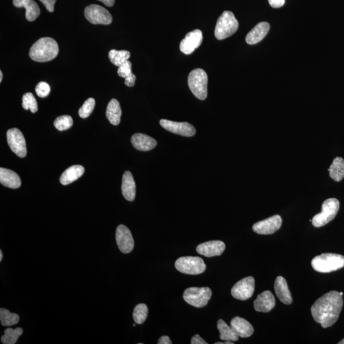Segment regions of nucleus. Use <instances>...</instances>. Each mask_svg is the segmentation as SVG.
<instances>
[{
    "instance_id": "33",
    "label": "nucleus",
    "mask_w": 344,
    "mask_h": 344,
    "mask_svg": "<svg viewBox=\"0 0 344 344\" xmlns=\"http://www.w3.org/2000/svg\"><path fill=\"white\" fill-rule=\"evenodd\" d=\"M73 119L70 116H61L54 121V125L59 131H65L73 125Z\"/></svg>"
},
{
    "instance_id": "48",
    "label": "nucleus",
    "mask_w": 344,
    "mask_h": 344,
    "mask_svg": "<svg viewBox=\"0 0 344 344\" xmlns=\"http://www.w3.org/2000/svg\"><path fill=\"white\" fill-rule=\"evenodd\" d=\"M340 294H341V295H343V293H342V292H340Z\"/></svg>"
},
{
    "instance_id": "44",
    "label": "nucleus",
    "mask_w": 344,
    "mask_h": 344,
    "mask_svg": "<svg viewBox=\"0 0 344 344\" xmlns=\"http://www.w3.org/2000/svg\"><path fill=\"white\" fill-rule=\"evenodd\" d=\"M215 344H234L232 341H226V342H216Z\"/></svg>"
},
{
    "instance_id": "37",
    "label": "nucleus",
    "mask_w": 344,
    "mask_h": 344,
    "mask_svg": "<svg viewBox=\"0 0 344 344\" xmlns=\"http://www.w3.org/2000/svg\"><path fill=\"white\" fill-rule=\"evenodd\" d=\"M51 87L48 83L45 82H40L35 87V92L38 97L40 98H45L48 97L50 93Z\"/></svg>"
},
{
    "instance_id": "22",
    "label": "nucleus",
    "mask_w": 344,
    "mask_h": 344,
    "mask_svg": "<svg viewBox=\"0 0 344 344\" xmlns=\"http://www.w3.org/2000/svg\"><path fill=\"white\" fill-rule=\"evenodd\" d=\"M270 25L266 22L258 23L250 32L248 33L245 40L249 45L257 44L266 37L270 30Z\"/></svg>"
},
{
    "instance_id": "16",
    "label": "nucleus",
    "mask_w": 344,
    "mask_h": 344,
    "mask_svg": "<svg viewBox=\"0 0 344 344\" xmlns=\"http://www.w3.org/2000/svg\"><path fill=\"white\" fill-rule=\"evenodd\" d=\"M225 244L220 240H213L202 243L196 247V251L206 257H214L220 256L225 250Z\"/></svg>"
},
{
    "instance_id": "4",
    "label": "nucleus",
    "mask_w": 344,
    "mask_h": 344,
    "mask_svg": "<svg viewBox=\"0 0 344 344\" xmlns=\"http://www.w3.org/2000/svg\"><path fill=\"white\" fill-rule=\"evenodd\" d=\"M188 86L191 91L200 100L208 97V76L203 69L196 68L190 72L188 76Z\"/></svg>"
},
{
    "instance_id": "30",
    "label": "nucleus",
    "mask_w": 344,
    "mask_h": 344,
    "mask_svg": "<svg viewBox=\"0 0 344 344\" xmlns=\"http://www.w3.org/2000/svg\"><path fill=\"white\" fill-rule=\"evenodd\" d=\"M19 320V315L15 313H11L9 310L4 308H1L0 309V320L4 327H10L17 325Z\"/></svg>"
},
{
    "instance_id": "38",
    "label": "nucleus",
    "mask_w": 344,
    "mask_h": 344,
    "mask_svg": "<svg viewBox=\"0 0 344 344\" xmlns=\"http://www.w3.org/2000/svg\"><path fill=\"white\" fill-rule=\"evenodd\" d=\"M49 12H53L56 0H40Z\"/></svg>"
},
{
    "instance_id": "10",
    "label": "nucleus",
    "mask_w": 344,
    "mask_h": 344,
    "mask_svg": "<svg viewBox=\"0 0 344 344\" xmlns=\"http://www.w3.org/2000/svg\"><path fill=\"white\" fill-rule=\"evenodd\" d=\"M8 144L17 156L25 157L27 156V144L22 132L17 128H12L7 133Z\"/></svg>"
},
{
    "instance_id": "21",
    "label": "nucleus",
    "mask_w": 344,
    "mask_h": 344,
    "mask_svg": "<svg viewBox=\"0 0 344 344\" xmlns=\"http://www.w3.org/2000/svg\"><path fill=\"white\" fill-rule=\"evenodd\" d=\"M231 327L240 337L247 338L254 333L251 324L244 318L235 317L232 320Z\"/></svg>"
},
{
    "instance_id": "41",
    "label": "nucleus",
    "mask_w": 344,
    "mask_h": 344,
    "mask_svg": "<svg viewBox=\"0 0 344 344\" xmlns=\"http://www.w3.org/2000/svg\"><path fill=\"white\" fill-rule=\"evenodd\" d=\"M191 344H208V342H206L205 340H203L202 338L200 337L199 335H195L193 336V338H191Z\"/></svg>"
},
{
    "instance_id": "27",
    "label": "nucleus",
    "mask_w": 344,
    "mask_h": 344,
    "mask_svg": "<svg viewBox=\"0 0 344 344\" xmlns=\"http://www.w3.org/2000/svg\"><path fill=\"white\" fill-rule=\"evenodd\" d=\"M330 177L336 182H340L344 178V159L342 157H335L332 165L328 170Z\"/></svg>"
},
{
    "instance_id": "6",
    "label": "nucleus",
    "mask_w": 344,
    "mask_h": 344,
    "mask_svg": "<svg viewBox=\"0 0 344 344\" xmlns=\"http://www.w3.org/2000/svg\"><path fill=\"white\" fill-rule=\"evenodd\" d=\"M339 208L340 203L337 199H327L323 203L322 213L313 217V226L320 227L329 223L337 216Z\"/></svg>"
},
{
    "instance_id": "45",
    "label": "nucleus",
    "mask_w": 344,
    "mask_h": 344,
    "mask_svg": "<svg viewBox=\"0 0 344 344\" xmlns=\"http://www.w3.org/2000/svg\"><path fill=\"white\" fill-rule=\"evenodd\" d=\"M3 260V253L2 250H0V261H2Z\"/></svg>"
},
{
    "instance_id": "17",
    "label": "nucleus",
    "mask_w": 344,
    "mask_h": 344,
    "mask_svg": "<svg viewBox=\"0 0 344 344\" xmlns=\"http://www.w3.org/2000/svg\"><path fill=\"white\" fill-rule=\"evenodd\" d=\"M275 305V297L270 291H265L259 294L254 302L255 309L257 312H270Z\"/></svg>"
},
{
    "instance_id": "28",
    "label": "nucleus",
    "mask_w": 344,
    "mask_h": 344,
    "mask_svg": "<svg viewBox=\"0 0 344 344\" xmlns=\"http://www.w3.org/2000/svg\"><path fill=\"white\" fill-rule=\"evenodd\" d=\"M217 329L219 331L221 340L232 342L239 340V336L232 329L231 326L229 327L223 320L219 319L217 322Z\"/></svg>"
},
{
    "instance_id": "3",
    "label": "nucleus",
    "mask_w": 344,
    "mask_h": 344,
    "mask_svg": "<svg viewBox=\"0 0 344 344\" xmlns=\"http://www.w3.org/2000/svg\"><path fill=\"white\" fill-rule=\"evenodd\" d=\"M311 265L318 272L330 273L344 267V257L333 253H324L313 259Z\"/></svg>"
},
{
    "instance_id": "5",
    "label": "nucleus",
    "mask_w": 344,
    "mask_h": 344,
    "mask_svg": "<svg viewBox=\"0 0 344 344\" xmlns=\"http://www.w3.org/2000/svg\"><path fill=\"white\" fill-rule=\"evenodd\" d=\"M239 23L232 12L224 11L217 20L215 37L219 40L231 37L236 33Z\"/></svg>"
},
{
    "instance_id": "35",
    "label": "nucleus",
    "mask_w": 344,
    "mask_h": 344,
    "mask_svg": "<svg viewBox=\"0 0 344 344\" xmlns=\"http://www.w3.org/2000/svg\"><path fill=\"white\" fill-rule=\"evenodd\" d=\"M95 107V99L92 98H88L79 110L80 117L84 119L89 117L94 110Z\"/></svg>"
},
{
    "instance_id": "7",
    "label": "nucleus",
    "mask_w": 344,
    "mask_h": 344,
    "mask_svg": "<svg viewBox=\"0 0 344 344\" xmlns=\"http://www.w3.org/2000/svg\"><path fill=\"white\" fill-rule=\"evenodd\" d=\"M176 269L188 275H198L206 270V265L200 257H184L178 258L175 263Z\"/></svg>"
},
{
    "instance_id": "1",
    "label": "nucleus",
    "mask_w": 344,
    "mask_h": 344,
    "mask_svg": "<svg viewBox=\"0 0 344 344\" xmlns=\"http://www.w3.org/2000/svg\"><path fill=\"white\" fill-rule=\"evenodd\" d=\"M343 304L342 295L339 292H328L313 304L311 307L312 317L323 328L332 327L337 322Z\"/></svg>"
},
{
    "instance_id": "20",
    "label": "nucleus",
    "mask_w": 344,
    "mask_h": 344,
    "mask_svg": "<svg viewBox=\"0 0 344 344\" xmlns=\"http://www.w3.org/2000/svg\"><path fill=\"white\" fill-rule=\"evenodd\" d=\"M13 4L18 8H25L28 21H34L40 14V8L34 0H13Z\"/></svg>"
},
{
    "instance_id": "8",
    "label": "nucleus",
    "mask_w": 344,
    "mask_h": 344,
    "mask_svg": "<svg viewBox=\"0 0 344 344\" xmlns=\"http://www.w3.org/2000/svg\"><path fill=\"white\" fill-rule=\"evenodd\" d=\"M212 296L211 289L208 287L196 288L192 287L186 289L183 298L188 304L197 308L206 306Z\"/></svg>"
},
{
    "instance_id": "15",
    "label": "nucleus",
    "mask_w": 344,
    "mask_h": 344,
    "mask_svg": "<svg viewBox=\"0 0 344 344\" xmlns=\"http://www.w3.org/2000/svg\"><path fill=\"white\" fill-rule=\"evenodd\" d=\"M203 41V34L200 30H195L187 33L180 44V51L185 54H191L200 46Z\"/></svg>"
},
{
    "instance_id": "47",
    "label": "nucleus",
    "mask_w": 344,
    "mask_h": 344,
    "mask_svg": "<svg viewBox=\"0 0 344 344\" xmlns=\"http://www.w3.org/2000/svg\"><path fill=\"white\" fill-rule=\"evenodd\" d=\"M338 344H344V338L343 340H341L340 342H338Z\"/></svg>"
},
{
    "instance_id": "29",
    "label": "nucleus",
    "mask_w": 344,
    "mask_h": 344,
    "mask_svg": "<svg viewBox=\"0 0 344 344\" xmlns=\"http://www.w3.org/2000/svg\"><path fill=\"white\" fill-rule=\"evenodd\" d=\"M131 54L128 51H117L112 49L108 53V58L112 63L117 66H120L130 58Z\"/></svg>"
},
{
    "instance_id": "26",
    "label": "nucleus",
    "mask_w": 344,
    "mask_h": 344,
    "mask_svg": "<svg viewBox=\"0 0 344 344\" xmlns=\"http://www.w3.org/2000/svg\"><path fill=\"white\" fill-rule=\"evenodd\" d=\"M122 115L120 102L116 99H112L108 103L106 110V116L112 125L117 126L121 122V117Z\"/></svg>"
},
{
    "instance_id": "9",
    "label": "nucleus",
    "mask_w": 344,
    "mask_h": 344,
    "mask_svg": "<svg viewBox=\"0 0 344 344\" xmlns=\"http://www.w3.org/2000/svg\"><path fill=\"white\" fill-rule=\"evenodd\" d=\"M85 17L93 25H108L112 22V17L105 8L98 5H90L85 9Z\"/></svg>"
},
{
    "instance_id": "46",
    "label": "nucleus",
    "mask_w": 344,
    "mask_h": 344,
    "mask_svg": "<svg viewBox=\"0 0 344 344\" xmlns=\"http://www.w3.org/2000/svg\"><path fill=\"white\" fill-rule=\"evenodd\" d=\"M3 79V73L2 71H0V82H2Z\"/></svg>"
},
{
    "instance_id": "11",
    "label": "nucleus",
    "mask_w": 344,
    "mask_h": 344,
    "mask_svg": "<svg viewBox=\"0 0 344 344\" xmlns=\"http://www.w3.org/2000/svg\"><path fill=\"white\" fill-rule=\"evenodd\" d=\"M255 289V281L253 277H247L235 284L232 289V295L239 301L251 298Z\"/></svg>"
},
{
    "instance_id": "23",
    "label": "nucleus",
    "mask_w": 344,
    "mask_h": 344,
    "mask_svg": "<svg viewBox=\"0 0 344 344\" xmlns=\"http://www.w3.org/2000/svg\"><path fill=\"white\" fill-rule=\"evenodd\" d=\"M122 193L128 201H132L135 198L136 185L130 172H125L123 176Z\"/></svg>"
},
{
    "instance_id": "43",
    "label": "nucleus",
    "mask_w": 344,
    "mask_h": 344,
    "mask_svg": "<svg viewBox=\"0 0 344 344\" xmlns=\"http://www.w3.org/2000/svg\"><path fill=\"white\" fill-rule=\"evenodd\" d=\"M98 1L102 2L106 6L109 7H112L115 4V0H98Z\"/></svg>"
},
{
    "instance_id": "36",
    "label": "nucleus",
    "mask_w": 344,
    "mask_h": 344,
    "mask_svg": "<svg viewBox=\"0 0 344 344\" xmlns=\"http://www.w3.org/2000/svg\"><path fill=\"white\" fill-rule=\"evenodd\" d=\"M132 64L130 61H126L123 64L119 66L118 74L119 76L123 77V78H126L131 75L133 74L131 71Z\"/></svg>"
},
{
    "instance_id": "31",
    "label": "nucleus",
    "mask_w": 344,
    "mask_h": 344,
    "mask_svg": "<svg viewBox=\"0 0 344 344\" xmlns=\"http://www.w3.org/2000/svg\"><path fill=\"white\" fill-rule=\"evenodd\" d=\"M23 333V330L21 328H16L13 329L11 328H8L5 330L4 335L1 338L2 343L4 344H15L16 343L18 338Z\"/></svg>"
},
{
    "instance_id": "14",
    "label": "nucleus",
    "mask_w": 344,
    "mask_h": 344,
    "mask_svg": "<svg viewBox=\"0 0 344 344\" xmlns=\"http://www.w3.org/2000/svg\"><path fill=\"white\" fill-rule=\"evenodd\" d=\"M159 123L163 128L172 133L188 137L193 136L196 133L195 127L188 123L175 122L167 120H162Z\"/></svg>"
},
{
    "instance_id": "12",
    "label": "nucleus",
    "mask_w": 344,
    "mask_h": 344,
    "mask_svg": "<svg viewBox=\"0 0 344 344\" xmlns=\"http://www.w3.org/2000/svg\"><path fill=\"white\" fill-rule=\"evenodd\" d=\"M116 242L119 249L124 254H128L134 248V240L130 230L125 225L121 224L117 227L116 233Z\"/></svg>"
},
{
    "instance_id": "32",
    "label": "nucleus",
    "mask_w": 344,
    "mask_h": 344,
    "mask_svg": "<svg viewBox=\"0 0 344 344\" xmlns=\"http://www.w3.org/2000/svg\"><path fill=\"white\" fill-rule=\"evenodd\" d=\"M147 315H148V307L146 304H139L134 307L133 317L136 324H142L146 320Z\"/></svg>"
},
{
    "instance_id": "2",
    "label": "nucleus",
    "mask_w": 344,
    "mask_h": 344,
    "mask_svg": "<svg viewBox=\"0 0 344 344\" xmlns=\"http://www.w3.org/2000/svg\"><path fill=\"white\" fill-rule=\"evenodd\" d=\"M59 53V47L56 41L50 37L41 38L33 43L30 51V57L37 62L53 60Z\"/></svg>"
},
{
    "instance_id": "40",
    "label": "nucleus",
    "mask_w": 344,
    "mask_h": 344,
    "mask_svg": "<svg viewBox=\"0 0 344 344\" xmlns=\"http://www.w3.org/2000/svg\"><path fill=\"white\" fill-rule=\"evenodd\" d=\"M268 2L271 6L276 9L283 7L285 4V0H268Z\"/></svg>"
},
{
    "instance_id": "42",
    "label": "nucleus",
    "mask_w": 344,
    "mask_h": 344,
    "mask_svg": "<svg viewBox=\"0 0 344 344\" xmlns=\"http://www.w3.org/2000/svg\"><path fill=\"white\" fill-rule=\"evenodd\" d=\"M158 344H172V341L168 336H163L158 340Z\"/></svg>"
},
{
    "instance_id": "34",
    "label": "nucleus",
    "mask_w": 344,
    "mask_h": 344,
    "mask_svg": "<svg viewBox=\"0 0 344 344\" xmlns=\"http://www.w3.org/2000/svg\"><path fill=\"white\" fill-rule=\"evenodd\" d=\"M22 107L25 110H30L32 113L38 110V104L34 96L31 93H26L22 97Z\"/></svg>"
},
{
    "instance_id": "24",
    "label": "nucleus",
    "mask_w": 344,
    "mask_h": 344,
    "mask_svg": "<svg viewBox=\"0 0 344 344\" xmlns=\"http://www.w3.org/2000/svg\"><path fill=\"white\" fill-rule=\"evenodd\" d=\"M0 183L5 187L17 189L21 185L19 176L12 170L1 168L0 169Z\"/></svg>"
},
{
    "instance_id": "18",
    "label": "nucleus",
    "mask_w": 344,
    "mask_h": 344,
    "mask_svg": "<svg viewBox=\"0 0 344 344\" xmlns=\"http://www.w3.org/2000/svg\"><path fill=\"white\" fill-rule=\"evenodd\" d=\"M131 142L134 148L141 151H151L155 148L157 144L156 140L142 133L133 134L131 137Z\"/></svg>"
},
{
    "instance_id": "19",
    "label": "nucleus",
    "mask_w": 344,
    "mask_h": 344,
    "mask_svg": "<svg viewBox=\"0 0 344 344\" xmlns=\"http://www.w3.org/2000/svg\"><path fill=\"white\" fill-rule=\"evenodd\" d=\"M274 289L276 295L280 301L286 305H290L293 302L290 291L288 288V283L283 277L279 276L274 283Z\"/></svg>"
},
{
    "instance_id": "39",
    "label": "nucleus",
    "mask_w": 344,
    "mask_h": 344,
    "mask_svg": "<svg viewBox=\"0 0 344 344\" xmlns=\"http://www.w3.org/2000/svg\"><path fill=\"white\" fill-rule=\"evenodd\" d=\"M136 79V78L135 75L133 74L131 75L130 76L126 77V78H125V82L126 86H127L128 87L134 86V84H135Z\"/></svg>"
},
{
    "instance_id": "13",
    "label": "nucleus",
    "mask_w": 344,
    "mask_h": 344,
    "mask_svg": "<svg viewBox=\"0 0 344 344\" xmlns=\"http://www.w3.org/2000/svg\"><path fill=\"white\" fill-rule=\"evenodd\" d=\"M281 217L275 215L269 218L257 222L253 226V231L260 235H271L281 228L282 226Z\"/></svg>"
},
{
    "instance_id": "25",
    "label": "nucleus",
    "mask_w": 344,
    "mask_h": 344,
    "mask_svg": "<svg viewBox=\"0 0 344 344\" xmlns=\"http://www.w3.org/2000/svg\"><path fill=\"white\" fill-rule=\"evenodd\" d=\"M85 171L84 168L81 165H74L67 169L60 177V182L63 185H68L79 179Z\"/></svg>"
}]
</instances>
